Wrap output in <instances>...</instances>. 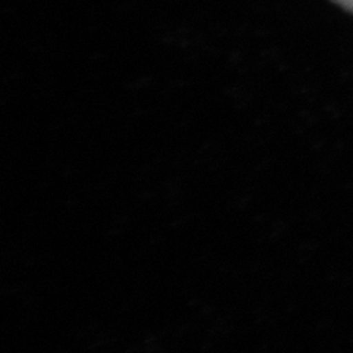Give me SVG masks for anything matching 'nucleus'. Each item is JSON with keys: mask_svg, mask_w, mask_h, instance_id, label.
<instances>
[{"mask_svg": "<svg viewBox=\"0 0 353 353\" xmlns=\"http://www.w3.org/2000/svg\"><path fill=\"white\" fill-rule=\"evenodd\" d=\"M333 2L353 14V0H333Z\"/></svg>", "mask_w": 353, "mask_h": 353, "instance_id": "f257e3e1", "label": "nucleus"}]
</instances>
